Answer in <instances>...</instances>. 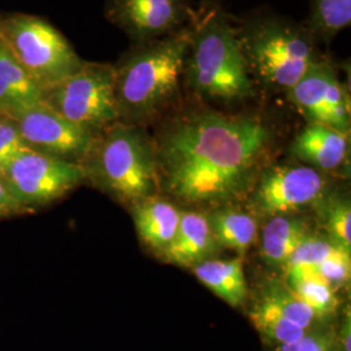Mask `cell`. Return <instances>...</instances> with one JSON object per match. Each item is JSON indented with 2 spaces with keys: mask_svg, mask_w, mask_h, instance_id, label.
<instances>
[{
  "mask_svg": "<svg viewBox=\"0 0 351 351\" xmlns=\"http://www.w3.org/2000/svg\"><path fill=\"white\" fill-rule=\"evenodd\" d=\"M272 133L255 116L211 110L180 116L155 145L165 190L188 204H223L243 195Z\"/></svg>",
  "mask_w": 351,
  "mask_h": 351,
  "instance_id": "6da1fadb",
  "label": "cell"
},
{
  "mask_svg": "<svg viewBox=\"0 0 351 351\" xmlns=\"http://www.w3.org/2000/svg\"><path fill=\"white\" fill-rule=\"evenodd\" d=\"M191 29L137 43L113 65L119 119L136 125L164 110L180 91Z\"/></svg>",
  "mask_w": 351,
  "mask_h": 351,
  "instance_id": "7a4b0ae2",
  "label": "cell"
},
{
  "mask_svg": "<svg viewBox=\"0 0 351 351\" xmlns=\"http://www.w3.org/2000/svg\"><path fill=\"white\" fill-rule=\"evenodd\" d=\"M184 80L208 101H243L254 94L239 34L220 10H213L191 29Z\"/></svg>",
  "mask_w": 351,
  "mask_h": 351,
  "instance_id": "3957f363",
  "label": "cell"
},
{
  "mask_svg": "<svg viewBox=\"0 0 351 351\" xmlns=\"http://www.w3.org/2000/svg\"><path fill=\"white\" fill-rule=\"evenodd\" d=\"M84 165L86 177L126 202L154 197L159 185V168L155 145L141 128L125 123L108 126L95 142Z\"/></svg>",
  "mask_w": 351,
  "mask_h": 351,
  "instance_id": "277c9868",
  "label": "cell"
},
{
  "mask_svg": "<svg viewBox=\"0 0 351 351\" xmlns=\"http://www.w3.org/2000/svg\"><path fill=\"white\" fill-rule=\"evenodd\" d=\"M251 78L288 93L319 60L314 37L282 19L252 20L239 36Z\"/></svg>",
  "mask_w": 351,
  "mask_h": 351,
  "instance_id": "5b68a950",
  "label": "cell"
},
{
  "mask_svg": "<svg viewBox=\"0 0 351 351\" xmlns=\"http://www.w3.org/2000/svg\"><path fill=\"white\" fill-rule=\"evenodd\" d=\"M0 38L42 93L85 63L58 29L37 16H1Z\"/></svg>",
  "mask_w": 351,
  "mask_h": 351,
  "instance_id": "8992f818",
  "label": "cell"
},
{
  "mask_svg": "<svg viewBox=\"0 0 351 351\" xmlns=\"http://www.w3.org/2000/svg\"><path fill=\"white\" fill-rule=\"evenodd\" d=\"M42 101L95 134L119 120L113 65L85 62L75 73L43 90Z\"/></svg>",
  "mask_w": 351,
  "mask_h": 351,
  "instance_id": "52a82bcc",
  "label": "cell"
},
{
  "mask_svg": "<svg viewBox=\"0 0 351 351\" xmlns=\"http://www.w3.org/2000/svg\"><path fill=\"white\" fill-rule=\"evenodd\" d=\"M1 177L13 198L27 211L65 195L86 178V171L82 164L26 149Z\"/></svg>",
  "mask_w": 351,
  "mask_h": 351,
  "instance_id": "ba28073f",
  "label": "cell"
},
{
  "mask_svg": "<svg viewBox=\"0 0 351 351\" xmlns=\"http://www.w3.org/2000/svg\"><path fill=\"white\" fill-rule=\"evenodd\" d=\"M288 97L310 123L349 134L350 98L333 64L320 59L315 62L298 84L289 90Z\"/></svg>",
  "mask_w": 351,
  "mask_h": 351,
  "instance_id": "9c48e42d",
  "label": "cell"
},
{
  "mask_svg": "<svg viewBox=\"0 0 351 351\" xmlns=\"http://www.w3.org/2000/svg\"><path fill=\"white\" fill-rule=\"evenodd\" d=\"M14 121L29 149L64 160L86 159L95 142L94 133L68 121L42 101Z\"/></svg>",
  "mask_w": 351,
  "mask_h": 351,
  "instance_id": "30bf717a",
  "label": "cell"
},
{
  "mask_svg": "<svg viewBox=\"0 0 351 351\" xmlns=\"http://www.w3.org/2000/svg\"><path fill=\"white\" fill-rule=\"evenodd\" d=\"M326 186V176L313 167L274 165L258 181L252 203L259 213L271 217L290 215L319 201Z\"/></svg>",
  "mask_w": 351,
  "mask_h": 351,
  "instance_id": "8fae6325",
  "label": "cell"
},
{
  "mask_svg": "<svg viewBox=\"0 0 351 351\" xmlns=\"http://www.w3.org/2000/svg\"><path fill=\"white\" fill-rule=\"evenodd\" d=\"M106 14L137 43L181 30L189 0H108Z\"/></svg>",
  "mask_w": 351,
  "mask_h": 351,
  "instance_id": "7c38bea8",
  "label": "cell"
},
{
  "mask_svg": "<svg viewBox=\"0 0 351 351\" xmlns=\"http://www.w3.org/2000/svg\"><path fill=\"white\" fill-rule=\"evenodd\" d=\"M220 249V245L213 237L207 215L190 211L181 213L175 239L160 256L167 263L195 267L197 264L213 259Z\"/></svg>",
  "mask_w": 351,
  "mask_h": 351,
  "instance_id": "4fadbf2b",
  "label": "cell"
},
{
  "mask_svg": "<svg viewBox=\"0 0 351 351\" xmlns=\"http://www.w3.org/2000/svg\"><path fill=\"white\" fill-rule=\"evenodd\" d=\"M348 136L333 128L310 123L297 134L290 152L298 160L320 172L335 171L348 159Z\"/></svg>",
  "mask_w": 351,
  "mask_h": 351,
  "instance_id": "5bb4252c",
  "label": "cell"
},
{
  "mask_svg": "<svg viewBox=\"0 0 351 351\" xmlns=\"http://www.w3.org/2000/svg\"><path fill=\"white\" fill-rule=\"evenodd\" d=\"M42 101V90L0 38V114L16 119Z\"/></svg>",
  "mask_w": 351,
  "mask_h": 351,
  "instance_id": "9a60e30c",
  "label": "cell"
},
{
  "mask_svg": "<svg viewBox=\"0 0 351 351\" xmlns=\"http://www.w3.org/2000/svg\"><path fill=\"white\" fill-rule=\"evenodd\" d=\"M181 211L169 202L154 197L136 202L133 220L141 239L152 250L162 254L175 239Z\"/></svg>",
  "mask_w": 351,
  "mask_h": 351,
  "instance_id": "2e32d148",
  "label": "cell"
},
{
  "mask_svg": "<svg viewBox=\"0 0 351 351\" xmlns=\"http://www.w3.org/2000/svg\"><path fill=\"white\" fill-rule=\"evenodd\" d=\"M310 234L306 221L294 215L272 216L262 236V256L275 268H285L289 258L303 239Z\"/></svg>",
  "mask_w": 351,
  "mask_h": 351,
  "instance_id": "e0dca14e",
  "label": "cell"
},
{
  "mask_svg": "<svg viewBox=\"0 0 351 351\" xmlns=\"http://www.w3.org/2000/svg\"><path fill=\"white\" fill-rule=\"evenodd\" d=\"M194 268V275L219 298L233 307L243 304L247 285L242 263L236 259H210Z\"/></svg>",
  "mask_w": 351,
  "mask_h": 351,
  "instance_id": "ac0fdd59",
  "label": "cell"
},
{
  "mask_svg": "<svg viewBox=\"0 0 351 351\" xmlns=\"http://www.w3.org/2000/svg\"><path fill=\"white\" fill-rule=\"evenodd\" d=\"M213 237L223 249L245 255L258 234L256 220L249 213L233 208H220L207 215Z\"/></svg>",
  "mask_w": 351,
  "mask_h": 351,
  "instance_id": "d6986e66",
  "label": "cell"
},
{
  "mask_svg": "<svg viewBox=\"0 0 351 351\" xmlns=\"http://www.w3.org/2000/svg\"><path fill=\"white\" fill-rule=\"evenodd\" d=\"M261 301L291 324L310 330L320 317L311 307L300 300L289 287L272 281L261 291Z\"/></svg>",
  "mask_w": 351,
  "mask_h": 351,
  "instance_id": "ffe728a7",
  "label": "cell"
},
{
  "mask_svg": "<svg viewBox=\"0 0 351 351\" xmlns=\"http://www.w3.org/2000/svg\"><path fill=\"white\" fill-rule=\"evenodd\" d=\"M351 24V0H313L310 34L322 42H330Z\"/></svg>",
  "mask_w": 351,
  "mask_h": 351,
  "instance_id": "44dd1931",
  "label": "cell"
},
{
  "mask_svg": "<svg viewBox=\"0 0 351 351\" xmlns=\"http://www.w3.org/2000/svg\"><path fill=\"white\" fill-rule=\"evenodd\" d=\"M288 287L300 300L311 307L319 317L333 314L339 304L335 289L330 288L313 272H288Z\"/></svg>",
  "mask_w": 351,
  "mask_h": 351,
  "instance_id": "7402d4cb",
  "label": "cell"
},
{
  "mask_svg": "<svg viewBox=\"0 0 351 351\" xmlns=\"http://www.w3.org/2000/svg\"><path fill=\"white\" fill-rule=\"evenodd\" d=\"M251 320L264 339L277 343L278 346L302 339L306 333L310 332L282 319L261 300L256 302L255 307L251 310Z\"/></svg>",
  "mask_w": 351,
  "mask_h": 351,
  "instance_id": "603a6c76",
  "label": "cell"
},
{
  "mask_svg": "<svg viewBox=\"0 0 351 351\" xmlns=\"http://www.w3.org/2000/svg\"><path fill=\"white\" fill-rule=\"evenodd\" d=\"M342 254L350 252L341 249L328 237L310 233L291 254L285 269L287 272L313 271L316 265Z\"/></svg>",
  "mask_w": 351,
  "mask_h": 351,
  "instance_id": "cb8c5ba5",
  "label": "cell"
},
{
  "mask_svg": "<svg viewBox=\"0 0 351 351\" xmlns=\"http://www.w3.org/2000/svg\"><path fill=\"white\" fill-rule=\"evenodd\" d=\"M326 237L345 251H351V206L348 198L333 197L323 206Z\"/></svg>",
  "mask_w": 351,
  "mask_h": 351,
  "instance_id": "d4e9b609",
  "label": "cell"
},
{
  "mask_svg": "<svg viewBox=\"0 0 351 351\" xmlns=\"http://www.w3.org/2000/svg\"><path fill=\"white\" fill-rule=\"evenodd\" d=\"M29 149L20 134L16 121L0 114V176L13 159L23 151Z\"/></svg>",
  "mask_w": 351,
  "mask_h": 351,
  "instance_id": "484cf974",
  "label": "cell"
},
{
  "mask_svg": "<svg viewBox=\"0 0 351 351\" xmlns=\"http://www.w3.org/2000/svg\"><path fill=\"white\" fill-rule=\"evenodd\" d=\"M304 272H313L316 276L320 277L330 288L336 290L350 281V254H342L339 256L330 258L326 262L316 265L313 271Z\"/></svg>",
  "mask_w": 351,
  "mask_h": 351,
  "instance_id": "4316f807",
  "label": "cell"
},
{
  "mask_svg": "<svg viewBox=\"0 0 351 351\" xmlns=\"http://www.w3.org/2000/svg\"><path fill=\"white\" fill-rule=\"evenodd\" d=\"M277 351H333V341L328 333L308 332L294 342L280 345Z\"/></svg>",
  "mask_w": 351,
  "mask_h": 351,
  "instance_id": "83f0119b",
  "label": "cell"
},
{
  "mask_svg": "<svg viewBox=\"0 0 351 351\" xmlns=\"http://www.w3.org/2000/svg\"><path fill=\"white\" fill-rule=\"evenodd\" d=\"M24 213L23 207L13 198L10 189L0 176V217L12 216L16 213Z\"/></svg>",
  "mask_w": 351,
  "mask_h": 351,
  "instance_id": "f1b7e54d",
  "label": "cell"
},
{
  "mask_svg": "<svg viewBox=\"0 0 351 351\" xmlns=\"http://www.w3.org/2000/svg\"><path fill=\"white\" fill-rule=\"evenodd\" d=\"M341 346H342V351H351L350 314H348V320L343 323L342 330H341Z\"/></svg>",
  "mask_w": 351,
  "mask_h": 351,
  "instance_id": "f546056e",
  "label": "cell"
}]
</instances>
